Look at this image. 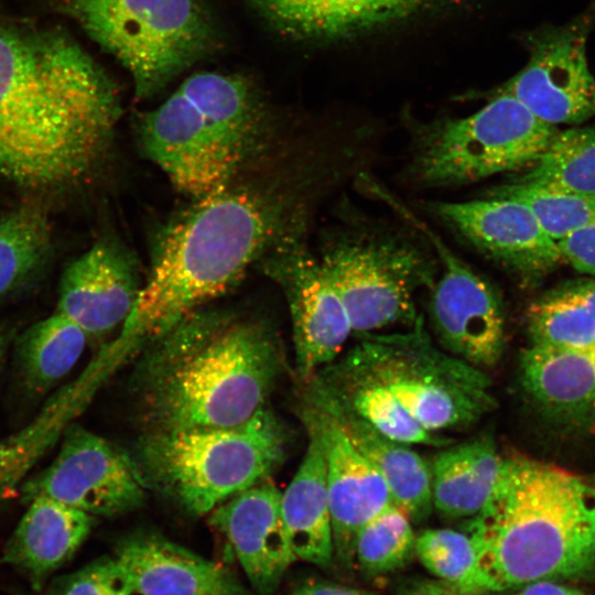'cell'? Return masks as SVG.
<instances>
[{
	"instance_id": "obj_17",
	"label": "cell",
	"mask_w": 595,
	"mask_h": 595,
	"mask_svg": "<svg viewBox=\"0 0 595 595\" xmlns=\"http://www.w3.org/2000/svg\"><path fill=\"white\" fill-rule=\"evenodd\" d=\"M281 491L270 478L231 496L209 513L257 595H272L296 561L285 530Z\"/></svg>"
},
{
	"instance_id": "obj_18",
	"label": "cell",
	"mask_w": 595,
	"mask_h": 595,
	"mask_svg": "<svg viewBox=\"0 0 595 595\" xmlns=\"http://www.w3.org/2000/svg\"><path fill=\"white\" fill-rule=\"evenodd\" d=\"M140 288L131 253L115 239L104 238L65 268L55 311L88 338H99L123 324Z\"/></svg>"
},
{
	"instance_id": "obj_38",
	"label": "cell",
	"mask_w": 595,
	"mask_h": 595,
	"mask_svg": "<svg viewBox=\"0 0 595 595\" xmlns=\"http://www.w3.org/2000/svg\"><path fill=\"white\" fill-rule=\"evenodd\" d=\"M587 482L589 483L591 487L595 493V474L589 479H587Z\"/></svg>"
},
{
	"instance_id": "obj_35",
	"label": "cell",
	"mask_w": 595,
	"mask_h": 595,
	"mask_svg": "<svg viewBox=\"0 0 595 595\" xmlns=\"http://www.w3.org/2000/svg\"><path fill=\"white\" fill-rule=\"evenodd\" d=\"M515 595H583L578 591L564 585L552 583L549 580H540L522 586Z\"/></svg>"
},
{
	"instance_id": "obj_14",
	"label": "cell",
	"mask_w": 595,
	"mask_h": 595,
	"mask_svg": "<svg viewBox=\"0 0 595 595\" xmlns=\"http://www.w3.org/2000/svg\"><path fill=\"white\" fill-rule=\"evenodd\" d=\"M416 228L429 238L442 262L430 302L440 345L479 369L496 366L504 353L506 328L498 292L426 226L418 224Z\"/></svg>"
},
{
	"instance_id": "obj_25",
	"label": "cell",
	"mask_w": 595,
	"mask_h": 595,
	"mask_svg": "<svg viewBox=\"0 0 595 595\" xmlns=\"http://www.w3.org/2000/svg\"><path fill=\"white\" fill-rule=\"evenodd\" d=\"M87 340L83 329L57 311L22 332L14 344V361L28 397H42L58 383L76 365Z\"/></svg>"
},
{
	"instance_id": "obj_22",
	"label": "cell",
	"mask_w": 595,
	"mask_h": 595,
	"mask_svg": "<svg viewBox=\"0 0 595 595\" xmlns=\"http://www.w3.org/2000/svg\"><path fill=\"white\" fill-rule=\"evenodd\" d=\"M520 379L547 414L571 424L595 422V359L587 348L530 345L521 354Z\"/></svg>"
},
{
	"instance_id": "obj_21",
	"label": "cell",
	"mask_w": 595,
	"mask_h": 595,
	"mask_svg": "<svg viewBox=\"0 0 595 595\" xmlns=\"http://www.w3.org/2000/svg\"><path fill=\"white\" fill-rule=\"evenodd\" d=\"M305 385L304 396L332 415L356 450L382 475L393 504L411 520L424 519L433 507L430 465L407 444L383 435L311 381Z\"/></svg>"
},
{
	"instance_id": "obj_9",
	"label": "cell",
	"mask_w": 595,
	"mask_h": 595,
	"mask_svg": "<svg viewBox=\"0 0 595 595\" xmlns=\"http://www.w3.org/2000/svg\"><path fill=\"white\" fill-rule=\"evenodd\" d=\"M357 334L421 318L414 298L436 280L433 259L412 240L367 220H353L320 259Z\"/></svg>"
},
{
	"instance_id": "obj_39",
	"label": "cell",
	"mask_w": 595,
	"mask_h": 595,
	"mask_svg": "<svg viewBox=\"0 0 595 595\" xmlns=\"http://www.w3.org/2000/svg\"><path fill=\"white\" fill-rule=\"evenodd\" d=\"M587 349L591 351V354L593 355L594 359H595V344L591 347H587Z\"/></svg>"
},
{
	"instance_id": "obj_3",
	"label": "cell",
	"mask_w": 595,
	"mask_h": 595,
	"mask_svg": "<svg viewBox=\"0 0 595 595\" xmlns=\"http://www.w3.org/2000/svg\"><path fill=\"white\" fill-rule=\"evenodd\" d=\"M285 228L280 210L228 187L194 205L160 234L151 269L117 338L94 364L107 378L181 320L227 292Z\"/></svg>"
},
{
	"instance_id": "obj_36",
	"label": "cell",
	"mask_w": 595,
	"mask_h": 595,
	"mask_svg": "<svg viewBox=\"0 0 595 595\" xmlns=\"http://www.w3.org/2000/svg\"><path fill=\"white\" fill-rule=\"evenodd\" d=\"M404 595H461L442 582L419 581L404 589Z\"/></svg>"
},
{
	"instance_id": "obj_15",
	"label": "cell",
	"mask_w": 595,
	"mask_h": 595,
	"mask_svg": "<svg viewBox=\"0 0 595 595\" xmlns=\"http://www.w3.org/2000/svg\"><path fill=\"white\" fill-rule=\"evenodd\" d=\"M435 214L482 253L532 280L562 262L558 244L522 202L504 195L441 202Z\"/></svg>"
},
{
	"instance_id": "obj_28",
	"label": "cell",
	"mask_w": 595,
	"mask_h": 595,
	"mask_svg": "<svg viewBox=\"0 0 595 595\" xmlns=\"http://www.w3.org/2000/svg\"><path fill=\"white\" fill-rule=\"evenodd\" d=\"M521 180L595 196V126L558 130Z\"/></svg>"
},
{
	"instance_id": "obj_10",
	"label": "cell",
	"mask_w": 595,
	"mask_h": 595,
	"mask_svg": "<svg viewBox=\"0 0 595 595\" xmlns=\"http://www.w3.org/2000/svg\"><path fill=\"white\" fill-rule=\"evenodd\" d=\"M558 130L498 88L479 110L422 131L414 174L431 186H452L530 166Z\"/></svg>"
},
{
	"instance_id": "obj_1",
	"label": "cell",
	"mask_w": 595,
	"mask_h": 595,
	"mask_svg": "<svg viewBox=\"0 0 595 595\" xmlns=\"http://www.w3.org/2000/svg\"><path fill=\"white\" fill-rule=\"evenodd\" d=\"M121 113L113 83L71 36L0 26V177L31 190L86 178Z\"/></svg>"
},
{
	"instance_id": "obj_31",
	"label": "cell",
	"mask_w": 595,
	"mask_h": 595,
	"mask_svg": "<svg viewBox=\"0 0 595 595\" xmlns=\"http://www.w3.org/2000/svg\"><path fill=\"white\" fill-rule=\"evenodd\" d=\"M414 547L411 519L391 504L360 529L353 560L368 573H386L402 566L414 552Z\"/></svg>"
},
{
	"instance_id": "obj_26",
	"label": "cell",
	"mask_w": 595,
	"mask_h": 595,
	"mask_svg": "<svg viewBox=\"0 0 595 595\" xmlns=\"http://www.w3.org/2000/svg\"><path fill=\"white\" fill-rule=\"evenodd\" d=\"M530 345L584 349L595 344V277L556 288L528 311Z\"/></svg>"
},
{
	"instance_id": "obj_34",
	"label": "cell",
	"mask_w": 595,
	"mask_h": 595,
	"mask_svg": "<svg viewBox=\"0 0 595 595\" xmlns=\"http://www.w3.org/2000/svg\"><path fill=\"white\" fill-rule=\"evenodd\" d=\"M289 595H371L368 592L332 583H309Z\"/></svg>"
},
{
	"instance_id": "obj_12",
	"label": "cell",
	"mask_w": 595,
	"mask_h": 595,
	"mask_svg": "<svg viewBox=\"0 0 595 595\" xmlns=\"http://www.w3.org/2000/svg\"><path fill=\"white\" fill-rule=\"evenodd\" d=\"M595 8L529 35L526 65L499 89L513 95L538 118L558 127L595 117V76L587 43Z\"/></svg>"
},
{
	"instance_id": "obj_32",
	"label": "cell",
	"mask_w": 595,
	"mask_h": 595,
	"mask_svg": "<svg viewBox=\"0 0 595 595\" xmlns=\"http://www.w3.org/2000/svg\"><path fill=\"white\" fill-rule=\"evenodd\" d=\"M132 578L115 555H104L82 569L47 582L35 595H133Z\"/></svg>"
},
{
	"instance_id": "obj_16",
	"label": "cell",
	"mask_w": 595,
	"mask_h": 595,
	"mask_svg": "<svg viewBox=\"0 0 595 595\" xmlns=\"http://www.w3.org/2000/svg\"><path fill=\"white\" fill-rule=\"evenodd\" d=\"M300 414L314 425L324 447L334 555L350 563L360 529L393 504L390 489L326 410L304 396Z\"/></svg>"
},
{
	"instance_id": "obj_5",
	"label": "cell",
	"mask_w": 595,
	"mask_h": 595,
	"mask_svg": "<svg viewBox=\"0 0 595 595\" xmlns=\"http://www.w3.org/2000/svg\"><path fill=\"white\" fill-rule=\"evenodd\" d=\"M264 123L247 78L204 72L145 113L138 134L145 155L196 201L230 187L262 141Z\"/></svg>"
},
{
	"instance_id": "obj_4",
	"label": "cell",
	"mask_w": 595,
	"mask_h": 595,
	"mask_svg": "<svg viewBox=\"0 0 595 595\" xmlns=\"http://www.w3.org/2000/svg\"><path fill=\"white\" fill-rule=\"evenodd\" d=\"M488 592L595 570V493L587 479L523 456L505 458L467 524Z\"/></svg>"
},
{
	"instance_id": "obj_7",
	"label": "cell",
	"mask_w": 595,
	"mask_h": 595,
	"mask_svg": "<svg viewBox=\"0 0 595 595\" xmlns=\"http://www.w3.org/2000/svg\"><path fill=\"white\" fill-rule=\"evenodd\" d=\"M358 335L355 346L326 366L379 385L428 431L466 428L494 409L485 370L434 345L422 318L404 333Z\"/></svg>"
},
{
	"instance_id": "obj_13",
	"label": "cell",
	"mask_w": 595,
	"mask_h": 595,
	"mask_svg": "<svg viewBox=\"0 0 595 595\" xmlns=\"http://www.w3.org/2000/svg\"><path fill=\"white\" fill-rule=\"evenodd\" d=\"M145 493L130 453L76 423L65 429L53 462L21 487L24 502L47 497L94 517L132 511Z\"/></svg>"
},
{
	"instance_id": "obj_19",
	"label": "cell",
	"mask_w": 595,
	"mask_h": 595,
	"mask_svg": "<svg viewBox=\"0 0 595 595\" xmlns=\"http://www.w3.org/2000/svg\"><path fill=\"white\" fill-rule=\"evenodd\" d=\"M113 555L140 595H257L221 565L164 536L136 531L119 541Z\"/></svg>"
},
{
	"instance_id": "obj_24",
	"label": "cell",
	"mask_w": 595,
	"mask_h": 595,
	"mask_svg": "<svg viewBox=\"0 0 595 595\" xmlns=\"http://www.w3.org/2000/svg\"><path fill=\"white\" fill-rule=\"evenodd\" d=\"M504 463L489 436L439 452L430 466L433 507L452 518L474 517L491 497Z\"/></svg>"
},
{
	"instance_id": "obj_8",
	"label": "cell",
	"mask_w": 595,
	"mask_h": 595,
	"mask_svg": "<svg viewBox=\"0 0 595 595\" xmlns=\"http://www.w3.org/2000/svg\"><path fill=\"white\" fill-rule=\"evenodd\" d=\"M69 6L87 34L130 73L138 99L160 91L216 39L202 0H69Z\"/></svg>"
},
{
	"instance_id": "obj_2",
	"label": "cell",
	"mask_w": 595,
	"mask_h": 595,
	"mask_svg": "<svg viewBox=\"0 0 595 595\" xmlns=\"http://www.w3.org/2000/svg\"><path fill=\"white\" fill-rule=\"evenodd\" d=\"M136 358L142 432L244 423L267 407L284 370L282 345L264 321L202 309Z\"/></svg>"
},
{
	"instance_id": "obj_6",
	"label": "cell",
	"mask_w": 595,
	"mask_h": 595,
	"mask_svg": "<svg viewBox=\"0 0 595 595\" xmlns=\"http://www.w3.org/2000/svg\"><path fill=\"white\" fill-rule=\"evenodd\" d=\"M286 444L284 425L267 405L232 426L142 432L130 455L147 490L204 516L270 478Z\"/></svg>"
},
{
	"instance_id": "obj_23",
	"label": "cell",
	"mask_w": 595,
	"mask_h": 595,
	"mask_svg": "<svg viewBox=\"0 0 595 595\" xmlns=\"http://www.w3.org/2000/svg\"><path fill=\"white\" fill-rule=\"evenodd\" d=\"M309 444L286 489L281 494L282 517L296 560L326 566L334 556L332 520L322 440L309 421Z\"/></svg>"
},
{
	"instance_id": "obj_27",
	"label": "cell",
	"mask_w": 595,
	"mask_h": 595,
	"mask_svg": "<svg viewBox=\"0 0 595 595\" xmlns=\"http://www.w3.org/2000/svg\"><path fill=\"white\" fill-rule=\"evenodd\" d=\"M51 238L47 217L35 204L0 217V300L44 264Z\"/></svg>"
},
{
	"instance_id": "obj_30",
	"label": "cell",
	"mask_w": 595,
	"mask_h": 595,
	"mask_svg": "<svg viewBox=\"0 0 595 595\" xmlns=\"http://www.w3.org/2000/svg\"><path fill=\"white\" fill-rule=\"evenodd\" d=\"M490 194L509 196L526 204L556 244L569 234L595 221V196L521 178L494 188Z\"/></svg>"
},
{
	"instance_id": "obj_29",
	"label": "cell",
	"mask_w": 595,
	"mask_h": 595,
	"mask_svg": "<svg viewBox=\"0 0 595 595\" xmlns=\"http://www.w3.org/2000/svg\"><path fill=\"white\" fill-rule=\"evenodd\" d=\"M414 552L440 582L461 595H480L487 587L474 544L466 532L431 529L415 538Z\"/></svg>"
},
{
	"instance_id": "obj_11",
	"label": "cell",
	"mask_w": 595,
	"mask_h": 595,
	"mask_svg": "<svg viewBox=\"0 0 595 595\" xmlns=\"http://www.w3.org/2000/svg\"><path fill=\"white\" fill-rule=\"evenodd\" d=\"M298 221L285 226L264 252L263 271L286 299L292 322L295 371L304 382L334 361L353 332L346 310Z\"/></svg>"
},
{
	"instance_id": "obj_20",
	"label": "cell",
	"mask_w": 595,
	"mask_h": 595,
	"mask_svg": "<svg viewBox=\"0 0 595 595\" xmlns=\"http://www.w3.org/2000/svg\"><path fill=\"white\" fill-rule=\"evenodd\" d=\"M8 539L2 562L34 592L67 563L90 534L96 517L47 497H34Z\"/></svg>"
},
{
	"instance_id": "obj_37",
	"label": "cell",
	"mask_w": 595,
	"mask_h": 595,
	"mask_svg": "<svg viewBox=\"0 0 595 595\" xmlns=\"http://www.w3.org/2000/svg\"><path fill=\"white\" fill-rule=\"evenodd\" d=\"M12 342V333L8 327L0 326V371L4 361L6 353Z\"/></svg>"
},
{
	"instance_id": "obj_33",
	"label": "cell",
	"mask_w": 595,
	"mask_h": 595,
	"mask_svg": "<svg viewBox=\"0 0 595 595\" xmlns=\"http://www.w3.org/2000/svg\"><path fill=\"white\" fill-rule=\"evenodd\" d=\"M562 262L581 273L595 277V221L558 241Z\"/></svg>"
}]
</instances>
